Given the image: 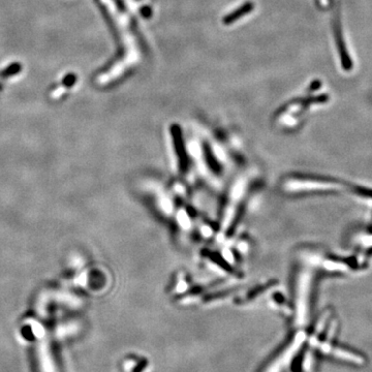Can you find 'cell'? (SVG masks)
Segmentation results:
<instances>
[{
    "label": "cell",
    "instance_id": "2",
    "mask_svg": "<svg viewBox=\"0 0 372 372\" xmlns=\"http://www.w3.org/2000/svg\"><path fill=\"white\" fill-rule=\"evenodd\" d=\"M318 1L322 4V6H327L329 4V0H318Z\"/></svg>",
    "mask_w": 372,
    "mask_h": 372
},
{
    "label": "cell",
    "instance_id": "1",
    "mask_svg": "<svg viewBox=\"0 0 372 372\" xmlns=\"http://www.w3.org/2000/svg\"><path fill=\"white\" fill-rule=\"evenodd\" d=\"M320 347H322V350L324 351V353L330 354V355H332L333 357H336V358L341 359V360L351 362V363L362 364L364 362L363 359H362L359 356H357V355L348 353V351H345V350H342V349H335L332 346H330L329 344H322V345H320Z\"/></svg>",
    "mask_w": 372,
    "mask_h": 372
}]
</instances>
